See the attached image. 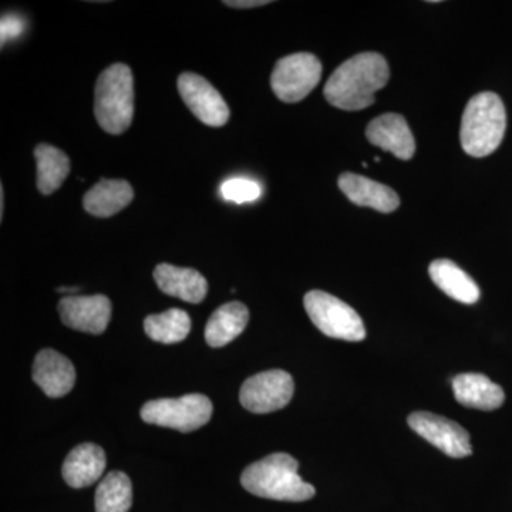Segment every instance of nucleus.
I'll use <instances>...</instances> for the list:
<instances>
[{
  "instance_id": "1",
  "label": "nucleus",
  "mask_w": 512,
  "mask_h": 512,
  "mask_svg": "<svg viewBox=\"0 0 512 512\" xmlns=\"http://www.w3.org/2000/svg\"><path fill=\"white\" fill-rule=\"evenodd\" d=\"M390 69L379 53L366 52L340 64L323 94L336 109L359 111L375 103V94L389 82Z\"/></svg>"
},
{
  "instance_id": "2",
  "label": "nucleus",
  "mask_w": 512,
  "mask_h": 512,
  "mask_svg": "<svg viewBox=\"0 0 512 512\" xmlns=\"http://www.w3.org/2000/svg\"><path fill=\"white\" fill-rule=\"evenodd\" d=\"M298 468V461L289 454H271L245 468L241 484L256 497L302 503L311 500L316 490L302 480Z\"/></svg>"
},
{
  "instance_id": "3",
  "label": "nucleus",
  "mask_w": 512,
  "mask_h": 512,
  "mask_svg": "<svg viewBox=\"0 0 512 512\" xmlns=\"http://www.w3.org/2000/svg\"><path fill=\"white\" fill-rule=\"evenodd\" d=\"M507 113L503 100L485 92L471 97L461 117V147L468 156L483 158L493 154L503 143Z\"/></svg>"
},
{
  "instance_id": "4",
  "label": "nucleus",
  "mask_w": 512,
  "mask_h": 512,
  "mask_svg": "<svg viewBox=\"0 0 512 512\" xmlns=\"http://www.w3.org/2000/svg\"><path fill=\"white\" fill-rule=\"evenodd\" d=\"M94 116L106 133L119 136L134 116V82L130 67L116 63L100 74L94 92Z\"/></svg>"
},
{
  "instance_id": "5",
  "label": "nucleus",
  "mask_w": 512,
  "mask_h": 512,
  "mask_svg": "<svg viewBox=\"0 0 512 512\" xmlns=\"http://www.w3.org/2000/svg\"><path fill=\"white\" fill-rule=\"evenodd\" d=\"M306 312L313 325L332 339L362 342L366 329L359 313L328 292L311 291L303 299Z\"/></svg>"
},
{
  "instance_id": "6",
  "label": "nucleus",
  "mask_w": 512,
  "mask_h": 512,
  "mask_svg": "<svg viewBox=\"0 0 512 512\" xmlns=\"http://www.w3.org/2000/svg\"><path fill=\"white\" fill-rule=\"evenodd\" d=\"M212 410L211 400L204 394H185L178 399L151 400L141 407V419L154 426L191 433L211 420Z\"/></svg>"
},
{
  "instance_id": "7",
  "label": "nucleus",
  "mask_w": 512,
  "mask_h": 512,
  "mask_svg": "<svg viewBox=\"0 0 512 512\" xmlns=\"http://www.w3.org/2000/svg\"><path fill=\"white\" fill-rule=\"evenodd\" d=\"M322 77V63L311 53H295L276 63L271 76L272 90L285 103H298L308 97Z\"/></svg>"
},
{
  "instance_id": "8",
  "label": "nucleus",
  "mask_w": 512,
  "mask_h": 512,
  "mask_svg": "<svg viewBox=\"0 0 512 512\" xmlns=\"http://www.w3.org/2000/svg\"><path fill=\"white\" fill-rule=\"evenodd\" d=\"M295 392L292 376L285 370H268L242 384L239 400L248 412L265 414L288 406Z\"/></svg>"
},
{
  "instance_id": "9",
  "label": "nucleus",
  "mask_w": 512,
  "mask_h": 512,
  "mask_svg": "<svg viewBox=\"0 0 512 512\" xmlns=\"http://www.w3.org/2000/svg\"><path fill=\"white\" fill-rule=\"evenodd\" d=\"M407 423L424 440L439 448L448 457L463 458L473 454L470 434L456 421L429 412L412 413Z\"/></svg>"
},
{
  "instance_id": "10",
  "label": "nucleus",
  "mask_w": 512,
  "mask_h": 512,
  "mask_svg": "<svg viewBox=\"0 0 512 512\" xmlns=\"http://www.w3.org/2000/svg\"><path fill=\"white\" fill-rule=\"evenodd\" d=\"M178 92L188 109L202 123L211 127H222L228 123V104L218 90L200 74H181L178 79Z\"/></svg>"
},
{
  "instance_id": "11",
  "label": "nucleus",
  "mask_w": 512,
  "mask_h": 512,
  "mask_svg": "<svg viewBox=\"0 0 512 512\" xmlns=\"http://www.w3.org/2000/svg\"><path fill=\"white\" fill-rule=\"evenodd\" d=\"M59 313L67 328L101 335L110 323L111 302L104 295H70L59 302Z\"/></svg>"
},
{
  "instance_id": "12",
  "label": "nucleus",
  "mask_w": 512,
  "mask_h": 512,
  "mask_svg": "<svg viewBox=\"0 0 512 512\" xmlns=\"http://www.w3.org/2000/svg\"><path fill=\"white\" fill-rule=\"evenodd\" d=\"M366 137L373 146L389 151L400 160H410L416 153L412 131L400 114L387 113L370 121Z\"/></svg>"
},
{
  "instance_id": "13",
  "label": "nucleus",
  "mask_w": 512,
  "mask_h": 512,
  "mask_svg": "<svg viewBox=\"0 0 512 512\" xmlns=\"http://www.w3.org/2000/svg\"><path fill=\"white\" fill-rule=\"evenodd\" d=\"M33 382L47 397L57 399L66 396L76 382V369L66 356L53 349L37 353L32 369Z\"/></svg>"
},
{
  "instance_id": "14",
  "label": "nucleus",
  "mask_w": 512,
  "mask_h": 512,
  "mask_svg": "<svg viewBox=\"0 0 512 512\" xmlns=\"http://www.w3.org/2000/svg\"><path fill=\"white\" fill-rule=\"evenodd\" d=\"M339 188L353 204L359 207H369L373 210L389 214L396 211L400 205L399 195L392 190L370 178L353 173H345L339 177Z\"/></svg>"
},
{
  "instance_id": "15",
  "label": "nucleus",
  "mask_w": 512,
  "mask_h": 512,
  "mask_svg": "<svg viewBox=\"0 0 512 512\" xmlns=\"http://www.w3.org/2000/svg\"><path fill=\"white\" fill-rule=\"evenodd\" d=\"M154 279L161 292L184 302L201 303L207 296V279L192 268L160 264L154 269Z\"/></svg>"
},
{
  "instance_id": "16",
  "label": "nucleus",
  "mask_w": 512,
  "mask_h": 512,
  "mask_svg": "<svg viewBox=\"0 0 512 512\" xmlns=\"http://www.w3.org/2000/svg\"><path fill=\"white\" fill-rule=\"evenodd\" d=\"M106 470V454L103 448L93 443L80 444L70 451L64 460L62 474L64 481L72 488L90 487Z\"/></svg>"
},
{
  "instance_id": "17",
  "label": "nucleus",
  "mask_w": 512,
  "mask_h": 512,
  "mask_svg": "<svg viewBox=\"0 0 512 512\" xmlns=\"http://www.w3.org/2000/svg\"><path fill=\"white\" fill-rule=\"evenodd\" d=\"M451 383L454 396L461 406L484 412H491L503 406L504 390L497 383L491 382L487 376L480 373H463L454 377Z\"/></svg>"
},
{
  "instance_id": "18",
  "label": "nucleus",
  "mask_w": 512,
  "mask_h": 512,
  "mask_svg": "<svg viewBox=\"0 0 512 512\" xmlns=\"http://www.w3.org/2000/svg\"><path fill=\"white\" fill-rule=\"evenodd\" d=\"M429 274L434 284L454 301L473 305L480 299V288L476 281L450 259L431 262Z\"/></svg>"
},
{
  "instance_id": "19",
  "label": "nucleus",
  "mask_w": 512,
  "mask_h": 512,
  "mask_svg": "<svg viewBox=\"0 0 512 512\" xmlns=\"http://www.w3.org/2000/svg\"><path fill=\"white\" fill-rule=\"evenodd\" d=\"M133 198V188L127 181L101 180L86 192L83 207L94 217L109 218L124 210Z\"/></svg>"
},
{
  "instance_id": "20",
  "label": "nucleus",
  "mask_w": 512,
  "mask_h": 512,
  "mask_svg": "<svg viewBox=\"0 0 512 512\" xmlns=\"http://www.w3.org/2000/svg\"><path fill=\"white\" fill-rule=\"evenodd\" d=\"M249 320L247 306L241 302H228L220 306L205 326V340L211 348H222L237 339Z\"/></svg>"
},
{
  "instance_id": "21",
  "label": "nucleus",
  "mask_w": 512,
  "mask_h": 512,
  "mask_svg": "<svg viewBox=\"0 0 512 512\" xmlns=\"http://www.w3.org/2000/svg\"><path fill=\"white\" fill-rule=\"evenodd\" d=\"M37 188L43 195L59 190L70 173V160L59 148L39 144L35 150Z\"/></svg>"
},
{
  "instance_id": "22",
  "label": "nucleus",
  "mask_w": 512,
  "mask_h": 512,
  "mask_svg": "<svg viewBox=\"0 0 512 512\" xmlns=\"http://www.w3.org/2000/svg\"><path fill=\"white\" fill-rule=\"evenodd\" d=\"M133 504V485L127 474L111 471L101 480L94 497L96 512H128Z\"/></svg>"
},
{
  "instance_id": "23",
  "label": "nucleus",
  "mask_w": 512,
  "mask_h": 512,
  "mask_svg": "<svg viewBox=\"0 0 512 512\" xmlns=\"http://www.w3.org/2000/svg\"><path fill=\"white\" fill-rule=\"evenodd\" d=\"M144 330L154 342L173 345L187 338L191 332V318L183 309H170L158 315L147 316Z\"/></svg>"
},
{
  "instance_id": "24",
  "label": "nucleus",
  "mask_w": 512,
  "mask_h": 512,
  "mask_svg": "<svg viewBox=\"0 0 512 512\" xmlns=\"http://www.w3.org/2000/svg\"><path fill=\"white\" fill-rule=\"evenodd\" d=\"M221 195L227 201L244 204L258 200L261 195V187L255 181L247 178H231L221 185Z\"/></svg>"
},
{
  "instance_id": "25",
  "label": "nucleus",
  "mask_w": 512,
  "mask_h": 512,
  "mask_svg": "<svg viewBox=\"0 0 512 512\" xmlns=\"http://www.w3.org/2000/svg\"><path fill=\"white\" fill-rule=\"evenodd\" d=\"M25 29V22L19 16L8 15L3 16L2 25H0V35H2V46L9 40L16 39L22 35Z\"/></svg>"
},
{
  "instance_id": "26",
  "label": "nucleus",
  "mask_w": 512,
  "mask_h": 512,
  "mask_svg": "<svg viewBox=\"0 0 512 512\" xmlns=\"http://www.w3.org/2000/svg\"><path fill=\"white\" fill-rule=\"evenodd\" d=\"M268 0H225L224 5L231 6V8L235 9H251V8H259V6L268 5Z\"/></svg>"
},
{
  "instance_id": "27",
  "label": "nucleus",
  "mask_w": 512,
  "mask_h": 512,
  "mask_svg": "<svg viewBox=\"0 0 512 512\" xmlns=\"http://www.w3.org/2000/svg\"><path fill=\"white\" fill-rule=\"evenodd\" d=\"M79 291V288H66V286H60V288H57V292L60 293H76Z\"/></svg>"
},
{
  "instance_id": "28",
  "label": "nucleus",
  "mask_w": 512,
  "mask_h": 512,
  "mask_svg": "<svg viewBox=\"0 0 512 512\" xmlns=\"http://www.w3.org/2000/svg\"><path fill=\"white\" fill-rule=\"evenodd\" d=\"M0 188H2V190H0V205H2V207H0V215H2L3 218V211H5V194H3V187Z\"/></svg>"
}]
</instances>
